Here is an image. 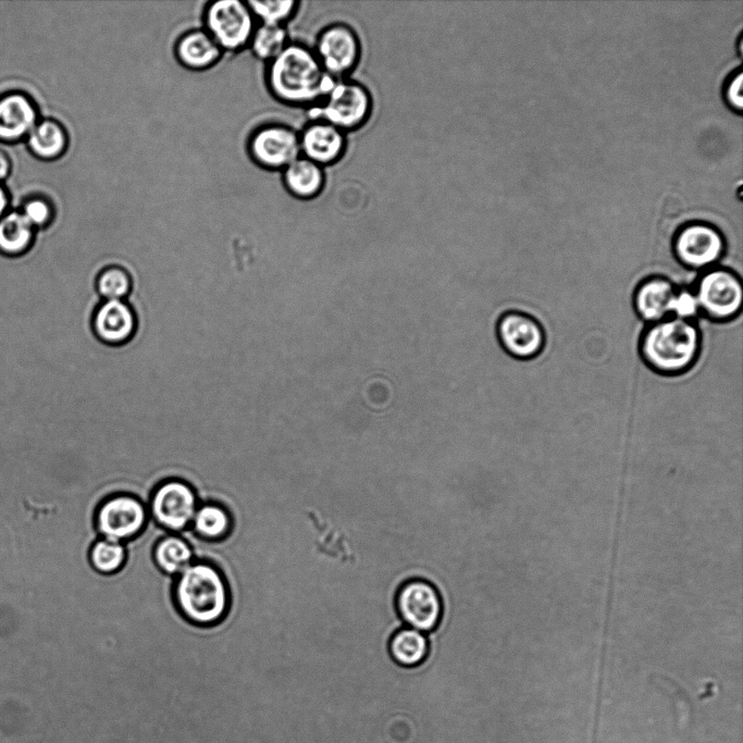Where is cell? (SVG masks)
<instances>
[{
	"mask_svg": "<svg viewBox=\"0 0 743 743\" xmlns=\"http://www.w3.org/2000/svg\"><path fill=\"white\" fill-rule=\"evenodd\" d=\"M372 111L369 88L347 77L335 79L321 101L308 109V114L310 120L325 121L347 134L367 124Z\"/></svg>",
	"mask_w": 743,
	"mask_h": 743,
	"instance_id": "cell-4",
	"label": "cell"
},
{
	"mask_svg": "<svg viewBox=\"0 0 743 743\" xmlns=\"http://www.w3.org/2000/svg\"><path fill=\"white\" fill-rule=\"evenodd\" d=\"M195 490L182 479L161 481L152 491L148 511L152 520L169 533L181 534L190 528L199 506Z\"/></svg>",
	"mask_w": 743,
	"mask_h": 743,
	"instance_id": "cell-6",
	"label": "cell"
},
{
	"mask_svg": "<svg viewBox=\"0 0 743 743\" xmlns=\"http://www.w3.org/2000/svg\"><path fill=\"white\" fill-rule=\"evenodd\" d=\"M692 292L699 315L715 323L730 322L741 312L743 285L730 268L717 264L699 272Z\"/></svg>",
	"mask_w": 743,
	"mask_h": 743,
	"instance_id": "cell-5",
	"label": "cell"
},
{
	"mask_svg": "<svg viewBox=\"0 0 743 743\" xmlns=\"http://www.w3.org/2000/svg\"><path fill=\"white\" fill-rule=\"evenodd\" d=\"M153 560L163 573L175 578L195 560V555L184 536L168 533L156 543Z\"/></svg>",
	"mask_w": 743,
	"mask_h": 743,
	"instance_id": "cell-19",
	"label": "cell"
},
{
	"mask_svg": "<svg viewBox=\"0 0 743 743\" xmlns=\"http://www.w3.org/2000/svg\"><path fill=\"white\" fill-rule=\"evenodd\" d=\"M223 51L203 29H191L182 35L175 44V55L187 69L200 71L213 66Z\"/></svg>",
	"mask_w": 743,
	"mask_h": 743,
	"instance_id": "cell-18",
	"label": "cell"
},
{
	"mask_svg": "<svg viewBox=\"0 0 743 743\" xmlns=\"http://www.w3.org/2000/svg\"><path fill=\"white\" fill-rule=\"evenodd\" d=\"M33 225L23 213L11 212L0 220V253L18 257L33 244Z\"/></svg>",
	"mask_w": 743,
	"mask_h": 743,
	"instance_id": "cell-23",
	"label": "cell"
},
{
	"mask_svg": "<svg viewBox=\"0 0 743 743\" xmlns=\"http://www.w3.org/2000/svg\"><path fill=\"white\" fill-rule=\"evenodd\" d=\"M396 610L408 628L433 631L441 622L443 605L437 589L423 579H411L400 585L395 599Z\"/></svg>",
	"mask_w": 743,
	"mask_h": 743,
	"instance_id": "cell-12",
	"label": "cell"
},
{
	"mask_svg": "<svg viewBox=\"0 0 743 743\" xmlns=\"http://www.w3.org/2000/svg\"><path fill=\"white\" fill-rule=\"evenodd\" d=\"M299 133L300 156L323 166L337 163L347 150V134L322 120H309Z\"/></svg>",
	"mask_w": 743,
	"mask_h": 743,
	"instance_id": "cell-14",
	"label": "cell"
},
{
	"mask_svg": "<svg viewBox=\"0 0 743 743\" xmlns=\"http://www.w3.org/2000/svg\"><path fill=\"white\" fill-rule=\"evenodd\" d=\"M23 215L33 226L42 225L49 219L50 209L46 202L33 200L25 206Z\"/></svg>",
	"mask_w": 743,
	"mask_h": 743,
	"instance_id": "cell-31",
	"label": "cell"
},
{
	"mask_svg": "<svg viewBox=\"0 0 743 743\" xmlns=\"http://www.w3.org/2000/svg\"><path fill=\"white\" fill-rule=\"evenodd\" d=\"M496 337L507 355L523 361L540 356L546 344L543 324L534 315L516 309L499 315Z\"/></svg>",
	"mask_w": 743,
	"mask_h": 743,
	"instance_id": "cell-11",
	"label": "cell"
},
{
	"mask_svg": "<svg viewBox=\"0 0 743 743\" xmlns=\"http://www.w3.org/2000/svg\"><path fill=\"white\" fill-rule=\"evenodd\" d=\"M28 144L37 156L54 158L65 148V132L57 122L45 121L33 128Z\"/></svg>",
	"mask_w": 743,
	"mask_h": 743,
	"instance_id": "cell-26",
	"label": "cell"
},
{
	"mask_svg": "<svg viewBox=\"0 0 743 743\" xmlns=\"http://www.w3.org/2000/svg\"><path fill=\"white\" fill-rule=\"evenodd\" d=\"M289 35L285 26L257 25L249 46L257 59L271 62L289 44Z\"/></svg>",
	"mask_w": 743,
	"mask_h": 743,
	"instance_id": "cell-24",
	"label": "cell"
},
{
	"mask_svg": "<svg viewBox=\"0 0 743 743\" xmlns=\"http://www.w3.org/2000/svg\"><path fill=\"white\" fill-rule=\"evenodd\" d=\"M205 29L222 51H238L249 45L257 27L247 1L215 0L208 4L203 15Z\"/></svg>",
	"mask_w": 743,
	"mask_h": 743,
	"instance_id": "cell-7",
	"label": "cell"
},
{
	"mask_svg": "<svg viewBox=\"0 0 743 743\" xmlns=\"http://www.w3.org/2000/svg\"><path fill=\"white\" fill-rule=\"evenodd\" d=\"M9 171V164L5 158L0 156V178H3L7 176Z\"/></svg>",
	"mask_w": 743,
	"mask_h": 743,
	"instance_id": "cell-32",
	"label": "cell"
},
{
	"mask_svg": "<svg viewBox=\"0 0 743 743\" xmlns=\"http://www.w3.org/2000/svg\"><path fill=\"white\" fill-rule=\"evenodd\" d=\"M247 4L256 21H259L260 24L285 26V24L296 15L300 2L295 0H250L247 1Z\"/></svg>",
	"mask_w": 743,
	"mask_h": 743,
	"instance_id": "cell-27",
	"label": "cell"
},
{
	"mask_svg": "<svg viewBox=\"0 0 743 743\" xmlns=\"http://www.w3.org/2000/svg\"><path fill=\"white\" fill-rule=\"evenodd\" d=\"M232 525V517L223 505L206 501L199 504L189 529L205 541L218 542L230 534Z\"/></svg>",
	"mask_w": 743,
	"mask_h": 743,
	"instance_id": "cell-21",
	"label": "cell"
},
{
	"mask_svg": "<svg viewBox=\"0 0 743 743\" xmlns=\"http://www.w3.org/2000/svg\"><path fill=\"white\" fill-rule=\"evenodd\" d=\"M725 251L726 239L722 233L705 222L686 223L673 236V256L689 270L702 272L717 265Z\"/></svg>",
	"mask_w": 743,
	"mask_h": 743,
	"instance_id": "cell-10",
	"label": "cell"
},
{
	"mask_svg": "<svg viewBox=\"0 0 743 743\" xmlns=\"http://www.w3.org/2000/svg\"><path fill=\"white\" fill-rule=\"evenodd\" d=\"M388 649L396 664L416 667L425 660L430 646L423 632L406 627L393 634Z\"/></svg>",
	"mask_w": 743,
	"mask_h": 743,
	"instance_id": "cell-22",
	"label": "cell"
},
{
	"mask_svg": "<svg viewBox=\"0 0 743 743\" xmlns=\"http://www.w3.org/2000/svg\"><path fill=\"white\" fill-rule=\"evenodd\" d=\"M36 113L32 104L20 95H12L0 101V138L16 139L29 132L35 124Z\"/></svg>",
	"mask_w": 743,
	"mask_h": 743,
	"instance_id": "cell-20",
	"label": "cell"
},
{
	"mask_svg": "<svg viewBox=\"0 0 743 743\" xmlns=\"http://www.w3.org/2000/svg\"><path fill=\"white\" fill-rule=\"evenodd\" d=\"M698 314V307L693 292L679 287L673 302L671 317L695 320Z\"/></svg>",
	"mask_w": 743,
	"mask_h": 743,
	"instance_id": "cell-29",
	"label": "cell"
},
{
	"mask_svg": "<svg viewBox=\"0 0 743 743\" xmlns=\"http://www.w3.org/2000/svg\"><path fill=\"white\" fill-rule=\"evenodd\" d=\"M639 355L653 372L677 376L690 371L702 351V332L695 320L668 317L645 324L637 345Z\"/></svg>",
	"mask_w": 743,
	"mask_h": 743,
	"instance_id": "cell-2",
	"label": "cell"
},
{
	"mask_svg": "<svg viewBox=\"0 0 743 743\" xmlns=\"http://www.w3.org/2000/svg\"><path fill=\"white\" fill-rule=\"evenodd\" d=\"M173 599L187 621L200 627L214 626L230 608L227 581L215 565L194 560L174 578Z\"/></svg>",
	"mask_w": 743,
	"mask_h": 743,
	"instance_id": "cell-3",
	"label": "cell"
},
{
	"mask_svg": "<svg viewBox=\"0 0 743 743\" xmlns=\"http://www.w3.org/2000/svg\"><path fill=\"white\" fill-rule=\"evenodd\" d=\"M96 287L104 300H123L132 289V277L125 269L111 265L99 273Z\"/></svg>",
	"mask_w": 743,
	"mask_h": 743,
	"instance_id": "cell-28",
	"label": "cell"
},
{
	"mask_svg": "<svg viewBox=\"0 0 743 743\" xmlns=\"http://www.w3.org/2000/svg\"><path fill=\"white\" fill-rule=\"evenodd\" d=\"M742 83V71L738 70L727 79L723 90L727 104L736 113H741L743 108Z\"/></svg>",
	"mask_w": 743,
	"mask_h": 743,
	"instance_id": "cell-30",
	"label": "cell"
},
{
	"mask_svg": "<svg viewBox=\"0 0 743 743\" xmlns=\"http://www.w3.org/2000/svg\"><path fill=\"white\" fill-rule=\"evenodd\" d=\"M248 149L257 164L282 171L300 156L299 133L285 124H267L252 133Z\"/></svg>",
	"mask_w": 743,
	"mask_h": 743,
	"instance_id": "cell-13",
	"label": "cell"
},
{
	"mask_svg": "<svg viewBox=\"0 0 743 743\" xmlns=\"http://www.w3.org/2000/svg\"><path fill=\"white\" fill-rule=\"evenodd\" d=\"M136 315L124 300H104L92 318V330L97 338L108 345L128 342L136 331Z\"/></svg>",
	"mask_w": 743,
	"mask_h": 743,
	"instance_id": "cell-16",
	"label": "cell"
},
{
	"mask_svg": "<svg viewBox=\"0 0 743 743\" xmlns=\"http://www.w3.org/2000/svg\"><path fill=\"white\" fill-rule=\"evenodd\" d=\"M282 181L293 197L300 200H311L323 191L326 184V173L323 166L299 156L282 170Z\"/></svg>",
	"mask_w": 743,
	"mask_h": 743,
	"instance_id": "cell-17",
	"label": "cell"
},
{
	"mask_svg": "<svg viewBox=\"0 0 743 743\" xmlns=\"http://www.w3.org/2000/svg\"><path fill=\"white\" fill-rule=\"evenodd\" d=\"M8 200L3 189L0 187V215L3 213L7 207Z\"/></svg>",
	"mask_w": 743,
	"mask_h": 743,
	"instance_id": "cell-33",
	"label": "cell"
},
{
	"mask_svg": "<svg viewBox=\"0 0 743 743\" xmlns=\"http://www.w3.org/2000/svg\"><path fill=\"white\" fill-rule=\"evenodd\" d=\"M679 287L669 277L653 274L641 280L632 295L635 314L645 324L672 315L673 302Z\"/></svg>",
	"mask_w": 743,
	"mask_h": 743,
	"instance_id": "cell-15",
	"label": "cell"
},
{
	"mask_svg": "<svg viewBox=\"0 0 743 743\" xmlns=\"http://www.w3.org/2000/svg\"><path fill=\"white\" fill-rule=\"evenodd\" d=\"M265 81L278 101L307 109L321 101L335 82L323 71L312 48L292 41L268 63Z\"/></svg>",
	"mask_w": 743,
	"mask_h": 743,
	"instance_id": "cell-1",
	"label": "cell"
},
{
	"mask_svg": "<svg viewBox=\"0 0 743 743\" xmlns=\"http://www.w3.org/2000/svg\"><path fill=\"white\" fill-rule=\"evenodd\" d=\"M126 560L123 543L98 538L88 552L90 566L101 574H113L122 569Z\"/></svg>",
	"mask_w": 743,
	"mask_h": 743,
	"instance_id": "cell-25",
	"label": "cell"
},
{
	"mask_svg": "<svg viewBox=\"0 0 743 743\" xmlns=\"http://www.w3.org/2000/svg\"><path fill=\"white\" fill-rule=\"evenodd\" d=\"M148 520V506L125 493L107 497L95 512V528L99 536L123 544L139 535Z\"/></svg>",
	"mask_w": 743,
	"mask_h": 743,
	"instance_id": "cell-9",
	"label": "cell"
},
{
	"mask_svg": "<svg viewBox=\"0 0 743 743\" xmlns=\"http://www.w3.org/2000/svg\"><path fill=\"white\" fill-rule=\"evenodd\" d=\"M312 50L323 71L334 79L349 77L362 53L359 35L344 22L324 26L317 35Z\"/></svg>",
	"mask_w": 743,
	"mask_h": 743,
	"instance_id": "cell-8",
	"label": "cell"
}]
</instances>
